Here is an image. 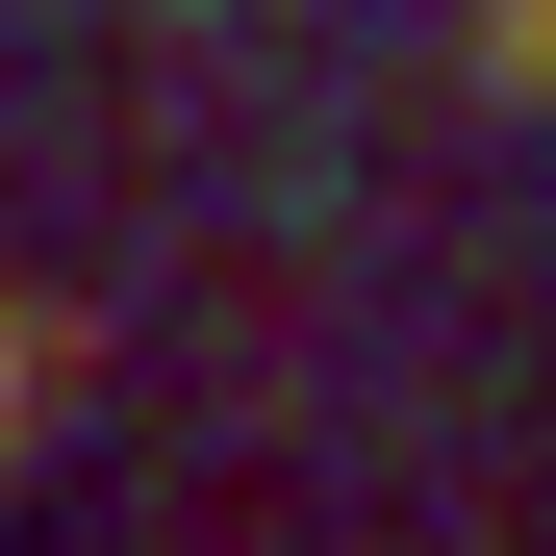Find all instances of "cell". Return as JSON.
Segmentation results:
<instances>
[{
	"label": "cell",
	"mask_w": 556,
	"mask_h": 556,
	"mask_svg": "<svg viewBox=\"0 0 556 556\" xmlns=\"http://www.w3.org/2000/svg\"><path fill=\"white\" fill-rule=\"evenodd\" d=\"M481 76H556V0H481Z\"/></svg>",
	"instance_id": "1"
},
{
	"label": "cell",
	"mask_w": 556,
	"mask_h": 556,
	"mask_svg": "<svg viewBox=\"0 0 556 556\" xmlns=\"http://www.w3.org/2000/svg\"><path fill=\"white\" fill-rule=\"evenodd\" d=\"M0 405H26V329H0Z\"/></svg>",
	"instance_id": "2"
}]
</instances>
